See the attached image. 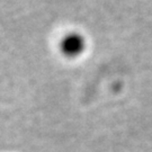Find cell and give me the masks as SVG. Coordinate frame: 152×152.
<instances>
[{
    "instance_id": "6da1fadb",
    "label": "cell",
    "mask_w": 152,
    "mask_h": 152,
    "mask_svg": "<svg viewBox=\"0 0 152 152\" xmlns=\"http://www.w3.org/2000/svg\"><path fill=\"white\" fill-rule=\"evenodd\" d=\"M59 49L62 55L66 58H77L86 49V39L78 32H70L61 38Z\"/></svg>"
}]
</instances>
